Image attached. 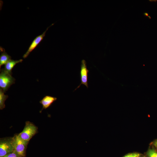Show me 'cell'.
Wrapping results in <instances>:
<instances>
[{
  "instance_id": "obj_1",
  "label": "cell",
  "mask_w": 157,
  "mask_h": 157,
  "mask_svg": "<svg viewBox=\"0 0 157 157\" xmlns=\"http://www.w3.org/2000/svg\"><path fill=\"white\" fill-rule=\"evenodd\" d=\"M14 142L13 137L0 138V157H2L14 151Z\"/></svg>"
},
{
  "instance_id": "obj_2",
  "label": "cell",
  "mask_w": 157,
  "mask_h": 157,
  "mask_svg": "<svg viewBox=\"0 0 157 157\" xmlns=\"http://www.w3.org/2000/svg\"><path fill=\"white\" fill-rule=\"evenodd\" d=\"M38 132V128L33 123L26 121L22 131L18 134L22 140L29 142L30 140Z\"/></svg>"
},
{
  "instance_id": "obj_3",
  "label": "cell",
  "mask_w": 157,
  "mask_h": 157,
  "mask_svg": "<svg viewBox=\"0 0 157 157\" xmlns=\"http://www.w3.org/2000/svg\"><path fill=\"white\" fill-rule=\"evenodd\" d=\"M14 139V150L18 157H26V152L29 142L22 139L18 134H15Z\"/></svg>"
},
{
  "instance_id": "obj_4",
  "label": "cell",
  "mask_w": 157,
  "mask_h": 157,
  "mask_svg": "<svg viewBox=\"0 0 157 157\" xmlns=\"http://www.w3.org/2000/svg\"><path fill=\"white\" fill-rule=\"evenodd\" d=\"M3 69L1 70L0 87L4 93L6 92L10 86L15 83V79Z\"/></svg>"
},
{
  "instance_id": "obj_5",
  "label": "cell",
  "mask_w": 157,
  "mask_h": 157,
  "mask_svg": "<svg viewBox=\"0 0 157 157\" xmlns=\"http://www.w3.org/2000/svg\"><path fill=\"white\" fill-rule=\"evenodd\" d=\"M89 72V70L87 68L86 61L84 60H82L81 61L80 71L81 83L74 91L79 88L82 84L85 85L87 88H88V78Z\"/></svg>"
},
{
  "instance_id": "obj_6",
  "label": "cell",
  "mask_w": 157,
  "mask_h": 157,
  "mask_svg": "<svg viewBox=\"0 0 157 157\" xmlns=\"http://www.w3.org/2000/svg\"><path fill=\"white\" fill-rule=\"evenodd\" d=\"M53 24H52L50 26L48 27L46 30L41 35L37 36L32 41L28 48L23 56L24 58H25L27 57L29 54L37 46L38 44L43 40L45 36L46 33L48 28Z\"/></svg>"
},
{
  "instance_id": "obj_7",
  "label": "cell",
  "mask_w": 157,
  "mask_h": 157,
  "mask_svg": "<svg viewBox=\"0 0 157 157\" xmlns=\"http://www.w3.org/2000/svg\"><path fill=\"white\" fill-rule=\"evenodd\" d=\"M57 99L56 97L50 96H45L40 101V103L42 104V108L40 111L41 112L43 109H46L49 108L53 103Z\"/></svg>"
},
{
  "instance_id": "obj_8",
  "label": "cell",
  "mask_w": 157,
  "mask_h": 157,
  "mask_svg": "<svg viewBox=\"0 0 157 157\" xmlns=\"http://www.w3.org/2000/svg\"><path fill=\"white\" fill-rule=\"evenodd\" d=\"M23 60L20 59L18 60H10L5 65L4 70L10 74L12 75V70L16 64L22 62Z\"/></svg>"
},
{
  "instance_id": "obj_9",
  "label": "cell",
  "mask_w": 157,
  "mask_h": 157,
  "mask_svg": "<svg viewBox=\"0 0 157 157\" xmlns=\"http://www.w3.org/2000/svg\"><path fill=\"white\" fill-rule=\"evenodd\" d=\"M0 51L1 52L0 56V68L3 65H5L9 60H11V57L5 51L4 49L0 47Z\"/></svg>"
},
{
  "instance_id": "obj_10",
  "label": "cell",
  "mask_w": 157,
  "mask_h": 157,
  "mask_svg": "<svg viewBox=\"0 0 157 157\" xmlns=\"http://www.w3.org/2000/svg\"><path fill=\"white\" fill-rule=\"evenodd\" d=\"M3 90L0 88V109L2 110L5 107V101L8 97V96L4 94Z\"/></svg>"
},
{
  "instance_id": "obj_11",
  "label": "cell",
  "mask_w": 157,
  "mask_h": 157,
  "mask_svg": "<svg viewBox=\"0 0 157 157\" xmlns=\"http://www.w3.org/2000/svg\"><path fill=\"white\" fill-rule=\"evenodd\" d=\"M148 157H157V151L154 148H150L147 152Z\"/></svg>"
},
{
  "instance_id": "obj_12",
  "label": "cell",
  "mask_w": 157,
  "mask_h": 157,
  "mask_svg": "<svg viewBox=\"0 0 157 157\" xmlns=\"http://www.w3.org/2000/svg\"><path fill=\"white\" fill-rule=\"evenodd\" d=\"M2 157H18V156L15 152L14 151Z\"/></svg>"
},
{
  "instance_id": "obj_13",
  "label": "cell",
  "mask_w": 157,
  "mask_h": 157,
  "mask_svg": "<svg viewBox=\"0 0 157 157\" xmlns=\"http://www.w3.org/2000/svg\"><path fill=\"white\" fill-rule=\"evenodd\" d=\"M140 154L138 153H133L128 154L124 157H139Z\"/></svg>"
},
{
  "instance_id": "obj_14",
  "label": "cell",
  "mask_w": 157,
  "mask_h": 157,
  "mask_svg": "<svg viewBox=\"0 0 157 157\" xmlns=\"http://www.w3.org/2000/svg\"><path fill=\"white\" fill-rule=\"evenodd\" d=\"M153 145L157 149V140H155L153 143Z\"/></svg>"
},
{
  "instance_id": "obj_15",
  "label": "cell",
  "mask_w": 157,
  "mask_h": 157,
  "mask_svg": "<svg viewBox=\"0 0 157 157\" xmlns=\"http://www.w3.org/2000/svg\"></svg>"
}]
</instances>
